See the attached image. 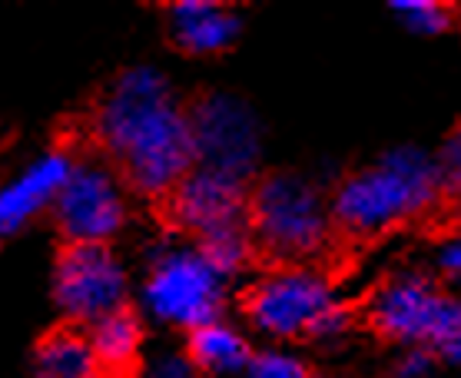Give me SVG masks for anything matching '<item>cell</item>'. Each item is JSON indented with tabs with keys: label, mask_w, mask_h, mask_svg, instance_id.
I'll list each match as a JSON object with an SVG mask.
<instances>
[{
	"label": "cell",
	"mask_w": 461,
	"mask_h": 378,
	"mask_svg": "<svg viewBox=\"0 0 461 378\" xmlns=\"http://www.w3.org/2000/svg\"><path fill=\"white\" fill-rule=\"evenodd\" d=\"M246 202L249 193L242 179L193 166L169 189V220L176 230L206 239L212 232L246 226Z\"/></svg>",
	"instance_id": "30bf717a"
},
{
	"label": "cell",
	"mask_w": 461,
	"mask_h": 378,
	"mask_svg": "<svg viewBox=\"0 0 461 378\" xmlns=\"http://www.w3.org/2000/svg\"><path fill=\"white\" fill-rule=\"evenodd\" d=\"M77 159L67 149H50L17 173V179L0 186V236L17 232L41 216L47 206H53L57 193L63 189Z\"/></svg>",
	"instance_id": "8fae6325"
},
{
	"label": "cell",
	"mask_w": 461,
	"mask_h": 378,
	"mask_svg": "<svg viewBox=\"0 0 461 378\" xmlns=\"http://www.w3.org/2000/svg\"><path fill=\"white\" fill-rule=\"evenodd\" d=\"M435 365H438L435 352H429V348H421V346H409L395 358V368H392V372H395V378H429L431 372H435Z\"/></svg>",
	"instance_id": "d6986e66"
},
{
	"label": "cell",
	"mask_w": 461,
	"mask_h": 378,
	"mask_svg": "<svg viewBox=\"0 0 461 378\" xmlns=\"http://www.w3.org/2000/svg\"><path fill=\"white\" fill-rule=\"evenodd\" d=\"M186 358L196 365V372H210V375H236L246 372L252 358V348L246 342L240 328H232L230 322H206V326L189 332Z\"/></svg>",
	"instance_id": "4fadbf2b"
},
{
	"label": "cell",
	"mask_w": 461,
	"mask_h": 378,
	"mask_svg": "<svg viewBox=\"0 0 461 378\" xmlns=\"http://www.w3.org/2000/svg\"><path fill=\"white\" fill-rule=\"evenodd\" d=\"M86 342H90L96 362H100L106 375L126 372V368L137 365L140 352H143V322H140L137 312L120 309V312L94 322Z\"/></svg>",
	"instance_id": "9a60e30c"
},
{
	"label": "cell",
	"mask_w": 461,
	"mask_h": 378,
	"mask_svg": "<svg viewBox=\"0 0 461 378\" xmlns=\"http://www.w3.org/2000/svg\"><path fill=\"white\" fill-rule=\"evenodd\" d=\"M240 31V14L212 0H176L169 7V37L179 50L196 53V57L230 50Z\"/></svg>",
	"instance_id": "7c38bea8"
},
{
	"label": "cell",
	"mask_w": 461,
	"mask_h": 378,
	"mask_svg": "<svg viewBox=\"0 0 461 378\" xmlns=\"http://www.w3.org/2000/svg\"><path fill=\"white\" fill-rule=\"evenodd\" d=\"M50 210L70 246H110L126 226L130 202L113 166L100 159H77Z\"/></svg>",
	"instance_id": "52a82bcc"
},
{
	"label": "cell",
	"mask_w": 461,
	"mask_h": 378,
	"mask_svg": "<svg viewBox=\"0 0 461 378\" xmlns=\"http://www.w3.org/2000/svg\"><path fill=\"white\" fill-rule=\"evenodd\" d=\"M94 133L116 159L120 176L143 196H169L196 166L189 110L153 67H133L116 76L96 106Z\"/></svg>",
	"instance_id": "6da1fadb"
},
{
	"label": "cell",
	"mask_w": 461,
	"mask_h": 378,
	"mask_svg": "<svg viewBox=\"0 0 461 378\" xmlns=\"http://www.w3.org/2000/svg\"><path fill=\"white\" fill-rule=\"evenodd\" d=\"M441 189L435 157L419 147H399L385 153L375 166L348 176L329 202L332 226L348 236H378L399 222L429 212Z\"/></svg>",
	"instance_id": "7a4b0ae2"
},
{
	"label": "cell",
	"mask_w": 461,
	"mask_h": 378,
	"mask_svg": "<svg viewBox=\"0 0 461 378\" xmlns=\"http://www.w3.org/2000/svg\"><path fill=\"white\" fill-rule=\"evenodd\" d=\"M33 378H106L80 328H57L33 356Z\"/></svg>",
	"instance_id": "5bb4252c"
},
{
	"label": "cell",
	"mask_w": 461,
	"mask_h": 378,
	"mask_svg": "<svg viewBox=\"0 0 461 378\" xmlns=\"http://www.w3.org/2000/svg\"><path fill=\"white\" fill-rule=\"evenodd\" d=\"M339 305L336 285L312 266H283L262 275L246 295V315L256 332L293 342L312 338L319 322Z\"/></svg>",
	"instance_id": "8992f818"
},
{
	"label": "cell",
	"mask_w": 461,
	"mask_h": 378,
	"mask_svg": "<svg viewBox=\"0 0 461 378\" xmlns=\"http://www.w3.org/2000/svg\"><path fill=\"white\" fill-rule=\"evenodd\" d=\"M200 256L216 269V273L230 283L232 275H240L246 266L252 263V252H256V242H252L249 230L246 226H236V230H222L212 232L206 239H200Z\"/></svg>",
	"instance_id": "2e32d148"
},
{
	"label": "cell",
	"mask_w": 461,
	"mask_h": 378,
	"mask_svg": "<svg viewBox=\"0 0 461 378\" xmlns=\"http://www.w3.org/2000/svg\"><path fill=\"white\" fill-rule=\"evenodd\" d=\"M193 157L196 166L216 169L232 179L249 176L262 153L259 120L240 96L210 94L189 110Z\"/></svg>",
	"instance_id": "9c48e42d"
},
{
	"label": "cell",
	"mask_w": 461,
	"mask_h": 378,
	"mask_svg": "<svg viewBox=\"0 0 461 378\" xmlns=\"http://www.w3.org/2000/svg\"><path fill=\"white\" fill-rule=\"evenodd\" d=\"M130 275L110 246H67L53 269V299L77 326L126 309Z\"/></svg>",
	"instance_id": "ba28073f"
},
{
	"label": "cell",
	"mask_w": 461,
	"mask_h": 378,
	"mask_svg": "<svg viewBox=\"0 0 461 378\" xmlns=\"http://www.w3.org/2000/svg\"><path fill=\"white\" fill-rule=\"evenodd\" d=\"M392 11L419 37H438L451 27V11L438 0H392Z\"/></svg>",
	"instance_id": "e0dca14e"
},
{
	"label": "cell",
	"mask_w": 461,
	"mask_h": 378,
	"mask_svg": "<svg viewBox=\"0 0 461 378\" xmlns=\"http://www.w3.org/2000/svg\"><path fill=\"white\" fill-rule=\"evenodd\" d=\"M368 319L392 342L429 348L448 365L461 362V305L425 273L405 269L385 279L368 299Z\"/></svg>",
	"instance_id": "277c9868"
},
{
	"label": "cell",
	"mask_w": 461,
	"mask_h": 378,
	"mask_svg": "<svg viewBox=\"0 0 461 378\" xmlns=\"http://www.w3.org/2000/svg\"><path fill=\"white\" fill-rule=\"evenodd\" d=\"M147 378H200L186 352H163L147 365Z\"/></svg>",
	"instance_id": "ffe728a7"
},
{
	"label": "cell",
	"mask_w": 461,
	"mask_h": 378,
	"mask_svg": "<svg viewBox=\"0 0 461 378\" xmlns=\"http://www.w3.org/2000/svg\"><path fill=\"white\" fill-rule=\"evenodd\" d=\"M246 230L269 256L305 266V259L329 249L332 212L315 183L295 173H276L262 179L246 202Z\"/></svg>",
	"instance_id": "3957f363"
},
{
	"label": "cell",
	"mask_w": 461,
	"mask_h": 378,
	"mask_svg": "<svg viewBox=\"0 0 461 378\" xmlns=\"http://www.w3.org/2000/svg\"><path fill=\"white\" fill-rule=\"evenodd\" d=\"M226 279L200 256L196 246L159 239L149 252V273L140 289L143 315L167 328H193L216 322L226 305Z\"/></svg>",
	"instance_id": "5b68a950"
},
{
	"label": "cell",
	"mask_w": 461,
	"mask_h": 378,
	"mask_svg": "<svg viewBox=\"0 0 461 378\" xmlns=\"http://www.w3.org/2000/svg\"><path fill=\"white\" fill-rule=\"evenodd\" d=\"M246 375L249 378H312V372H309V365H305V358H299L295 352H285V348H266V352L249 358Z\"/></svg>",
	"instance_id": "ac0fdd59"
},
{
	"label": "cell",
	"mask_w": 461,
	"mask_h": 378,
	"mask_svg": "<svg viewBox=\"0 0 461 378\" xmlns=\"http://www.w3.org/2000/svg\"><path fill=\"white\" fill-rule=\"evenodd\" d=\"M435 266H438V273L445 275V279H451V283H458L461 275V242L451 236V239H445L435 249Z\"/></svg>",
	"instance_id": "603a6c76"
},
{
	"label": "cell",
	"mask_w": 461,
	"mask_h": 378,
	"mask_svg": "<svg viewBox=\"0 0 461 378\" xmlns=\"http://www.w3.org/2000/svg\"><path fill=\"white\" fill-rule=\"evenodd\" d=\"M348 328H352V312H348V305L339 302L336 309L319 322L312 338H319V342H336V338L348 336Z\"/></svg>",
	"instance_id": "7402d4cb"
},
{
	"label": "cell",
	"mask_w": 461,
	"mask_h": 378,
	"mask_svg": "<svg viewBox=\"0 0 461 378\" xmlns=\"http://www.w3.org/2000/svg\"><path fill=\"white\" fill-rule=\"evenodd\" d=\"M461 143H458V133L445 143L438 157H435V166H438V176H441V189H458V179H461Z\"/></svg>",
	"instance_id": "44dd1931"
}]
</instances>
